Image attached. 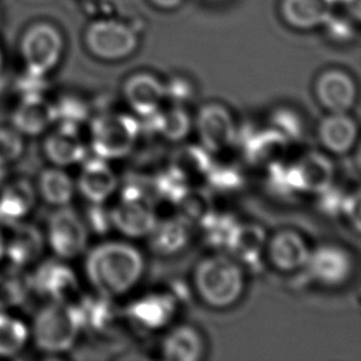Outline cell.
<instances>
[{
	"mask_svg": "<svg viewBox=\"0 0 361 361\" xmlns=\"http://www.w3.org/2000/svg\"><path fill=\"white\" fill-rule=\"evenodd\" d=\"M145 259L141 252L125 242H105L89 252L85 274L90 285L104 298L128 293L141 280Z\"/></svg>",
	"mask_w": 361,
	"mask_h": 361,
	"instance_id": "1",
	"label": "cell"
},
{
	"mask_svg": "<svg viewBox=\"0 0 361 361\" xmlns=\"http://www.w3.org/2000/svg\"><path fill=\"white\" fill-rule=\"evenodd\" d=\"M194 285L199 298L212 308H228L240 301L244 291V274L235 259L211 255L196 265Z\"/></svg>",
	"mask_w": 361,
	"mask_h": 361,
	"instance_id": "2",
	"label": "cell"
},
{
	"mask_svg": "<svg viewBox=\"0 0 361 361\" xmlns=\"http://www.w3.org/2000/svg\"><path fill=\"white\" fill-rule=\"evenodd\" d=\"M82 331L78 307L49 301L35 316L31 334L41 352L54 355L72 349Z\"/></svg>",
	"mask_w": 361,
	"mask_h": 361,
	"instance_id": "3",
	"label": "cell"
},
{
	"mask_svg": "<svg viewBox=\"0 0 361 361\" xmlns=\"http://www.w3.org/2000/svg\"><path fill=\"white\" fill-rule=\"evenodd\" d=\"M66 52V39L57 25L49 21L30 24L21 34L19 54L26 73L46 77L59 67Z\"/></svg>",
	"mask_w": 361,
	"mask_h": 361,
	"instance_id": "4",
	"label": "cell"
},
{
	"mask_svg": "<svg viewBox=\"0 0 361 361\" xmlns=\"http://www.w3.org/2000/svg\"><path fill=\"white\" fill-rule=\"evenodd\" d=\"M84 46L95 59L118 62L131 57L140 46L136 30L122 20L97 18L85 27Z\"/></svg>",
	"mask_w": 361,
	"mask_h": 361,
	"instance_id": "5",
	"label": "cell"
},
{
	"mask_svg": "<svg viewBox=\"0 0 361 361\" xmlns=\"http://www.w3.org/2000/svg\"><path fill=\"white\" fill-rule=\"evenodd\" d=\"M275 183L288 190L323 195L332 189L334 166L329 157L319 152H308L293 164L279 166L270 171Z\"/></svg>",
	"mask_w": 361,
	"mask_h": 361,
	"instance_id": "6",
	"label": "cell"
},
{
	"mask_svg": "<svg viewBox=\"0 0 361 361\" xmlns=\"http://www.w3.org/2000/svg\"><path fill=\"white\" fill-rule=\"evenodd\" d=\"M138 135L136 118L123 114H103L90 125V146L99 158L118 159L133 149Z\"/></svg>",
	"mask_w": 361,
	"mask_h": 361,
	"instance_id": "7",
	"label": "cell"
},
{
	"mask_svg": "<svg viewBox=\"0 0 361 361\" xmlns=\"http://www.w3.org/2000/svg\"><path fill=\"white\" fill-rule=\"evenodd\" d=\"M111 225L131 238L148 235L157 224L154 200L138 185L127 186L110 211Z\"/></svg>",
	"mask_w": 361,
	"mask_h": 361,
	"instance_id": "8",
	"label": "cell"
},
{
	"mask_svg": "<svg viewBox=\"0 0 361 361\" xmlns=\"http://www.w3.org/2000/svg\"><path fill=\"white\" fill-rule=\"evenodd\" d=\"M32 291L54 302L78 307L84 296L78 278L67 264L49 259L31 274Z\"/></svg>",
	"mask_w": 361,
	"mask_h": 361,
	"instance_id": "9",
	"label": "cell"
},
{
	"mask_svg": "<svg viewBox=\"0 0 361 361\" xmlns=\"http://www.w3.org/2000/svg\"><path fill=\"white\" fill-rule=\"evenodd\" d=\"M88 232L83 219L73 209L61 206L49 216L44 238L59 258L73 259L85 250Z\"/></svg>",
	"mask_w": 361,
	"mask_h": 361,
	"instance_id": "10",
	"label": "cell"
},
{
	"mask_svg": "<svg viewBox=\"0 0 361 361\" xmlns=\"http://www.w3.org/2000/svg\"><path fill=\"white\" fill-rule=\"evenodd\" d=\"M201 145L210 154H221L235 143V121L230 110L222 104H206L195 120Z\"/></svg>",
	"mask_w": 361,
	"mask_h": 361,
	"instance_id": "11",
	"label": "cell"
},
{
	"mask_svg": "<svg viewBox=\"0 0 361 361\" xmlns=\"http://www.w3.org/2000/svg\"><path fill=\"white\" fill-rule=\"evenodd\" d=\"M314 93L319 104L331 114H348L357 100V83L342 69H328L319 74Z\"/></svg>",
	"mask_w": 361,
	"mask_h": 361,
	"instance_id": "12",
	"label": "cell"
},
{
	"mask_svg": "<svg viewBox=\"0 0 361 361\" xmlns=\"http://www.w3.org/2000/svg\"><path fill=\"white\" fill-rule=\"evenodd\" d=\"M123 98L133 113L151 118L164 104L166 87L154 74L140 72L123 83Z\"/></svg>",
	"mask_w": 361,
	"mask_h": 361,
	"instance_id": "13",
	"label": "cell"
},
{
	"mask_svg": "<svg viewBox=\"0 0 361 361\" xmlns=\"http://www.w3.org/2000/svg\"><path fill=\"white\" fill-rule=\"evenodd\" d=\"M306 267L318 283L326 286H341L352 275V257L339 245L326 244L311 252Z\"/></svg>",
	"mask_w": 361,
	"mask_h": 361,
	"instance_id": "14",
	"label": "cell"
},
{
	"mask_svg": "<svg viewBox=\"0 0 361 361\" xmlns=\"http://www.w3.org/2000/svg\"><path fill=\"white\" fill-rule=\"evenodd\" d=\"M57 123L54 131L44 138V156L59 168L82 163L87 158L88 148L79 131L80 126L63 122Z\"/></svg>",
	"mask_w": 361,
	"mask_h": 361,
	"instance_id": "15",
	"label": "cell"
},
{
	"mask_svg": "<svg viewBox=\"0 0 361 361\" xmlns=\"http://www.w3.org/2000/svg\"><path fill=\"white\" fill-rule=\"evenodd\" d=\"M291 141L276 128L258 131L249 137L245 157L252 166L271 171L288 161Z\"/></svg>",
	"mask_w": 361,
	"mask_h": 361,
	"instance_id": "16",
	"label": "cell"
},
{
	"mask_svg": "<svg viewBox=\"0 0 361 361\" xmlns=\"http://www.w3.org/2000/svg\"><path fill=\"white\" fill-rule=\"evenodd\" d=\"M210 153L204 147L183 146L169 159L168 176L184 188L200 186L210 176Z\"/></svg>",
	"mask_w": 361,
	"mask_h": 361,
	"instance_id": "17",
	"label": "cell"
},
{
	"mask_svg": "<svg viewBox=\"0 0 361 361\" xmlns=\"http://www.w3.org/2000/svg\"><path fill=\"white\" fill-rule=\"evenodd\" d=\"M265 253L274 268L283 273H293L307 265L311 250L298 232L285 230L268 240Z\"/></svg>",
	"mask_w": 361,
	"mask_h": 361,
	"instance_id": "18",
	"label": "cell"
},
{
	"mask_svg": "<svg viewBox=\"0 0 361 361\" xmlns=\"http://www.w3.org/2000/svg\"><path fill=\"white\" fill-rule=\"evenodd\" d=\"M6 228L9 235H5V257L10 264L26 268L36 263L44 253L46 240L39 227L20 221Z\"/></svg>",
	"mask_w": 361,
	"mask_h": 361,
	"instance_id": "19",
	"label": "cell"
},
{
	"mask_svg": "<svg viewBox=\"0 0 361 361\" xmlns=\"http://www.w3.org/2000/svg\"><path fill=\"white\" fill-rule=\"evenodd\" d=\"M78 176V190L90 204H104L118 188V178L108 161L94 157L84 159Z\"/></svg>",
	"mask_w": 361,
	"mask_h": 361,
	"instance_id": "20",
	"label": "cell"
},
{
	"mask_svg": "<svg viewBox=\"0 0 361 361\" xmlns=\"http://www.w3.org/2000/svg\"><path fill=\"white\" fill-rule=\"evenodd\" d=\"M13 126L27 136H37L56 123L54 103L44 95H23L13 113Z\"/></svg>",
	"mask_w": 361,
	"mask_h": 361,
	"instance_id": "21",
	"label": "cell"
},
{
	"mask_svg": "<svg viewBox=\"0 0 361 361\" xmlns=\"http://www.w3.org/2000/svg\"><path fill=\"white\" fill-rule=\"evenodd\" d=\"M336 4L337 0H281L280 14L290 27L308 31L326 24Z\"/></svg>",
	"mask_w": 361,
	"mask_h": 361,
	"instance_id": "22",
	"label": "cell"
},
{
	"mask_svg": "<svg viewBox=\"0 0 361 361\" xmlns=\"http://www.w3.org/2000/svg\"><path fill=\"white\" fill-rule=\"evenodd\" d=\"M265 231L257 224H235L225 245L240 263L255 265L267 248Z\"/></svg>",
	"mask_w": 361,
	"mask_h": 361,
	"instance_id": "23",
	"label": "cell"
},
{
	"mask_svg": "<svg viewBox=\"0 0 361 361\" xmlns=\"http://www.w3.org/2000/svg\"><path fill=\"white\" fill-rule=\"evenodd\" d=\"M36 204V189L26 179L11 181L0 191V227L24 221Z\"/></svg>",
	"mask_w": 361,
	"mask_h": 361,
	"instance_id": "24",
	"label": "cell"
},
{
	"mask_svg": "<svg viewBox=\"0 0 361 361\" xmlns=\"http://www.w3.org/2000/svg\"><path fill=\"white\" fill-rule=\"evenodd\" d=\"M357 123L348 114H331L318 126L322 146L334 154H347L357 145Z\"/></svg>",
	"mask_w": 361,
	"mask_h": 361,
	"instance_id": "25",
	"label": "cell"
},
{
	"mask_svg": "<svg viewBox=\"0 0 361 361\" xmlns=\"http://www.w3.org/2000/svg\"><path fill=\"white\" fill-rule=\"evenodd\" d=\"M189 227L180 216H168L157 220V224L148 235L153 252L161 255H171L180 252L189 240Z\"/></svg>",
	"mask_w": 361,
	"mask_h": 361,
	"instance_id": "26",
	"label": "cell"
},
{
	"mask_svg": "<svg viewBox=\"0 0 361 361\" xmlns=\"http://www.w3.org/2000/svg\"><path fill=\"white\" fill-rule=\"evenodd\" d=\"M174 312V300L164 293L146 295L130 307V314L135 322L149 329L164 327L171 322Z\"/></svg>",
	"mask_w": 361,
	"mask_h": 361,
	"instance_id": "27",
	"label": "cell"
},
{
	"mask_svg": "<svg viewBox=\"0 0 361 361\" xmlns=\"http://www.w3.org/2000/svg\"><path fill=\"white\" fill-rule=\"evenodd\" d=\"M161 353L166 360H200L204 354V341L195 328L179 326L166 334Z\"/></svg>",
	"mask_w": 361,
	"mask_h": 361,
	"instance_id": "28",
	"label": "cell"
},
{
	"mask_svg": "<svg viewBox=\"0 0 361 361\" xmlns=\"http://www.w3.org/2000/svg\"><path fill=\"white\" fill-rule=\"evenodd\" d=\"M32 291L31 274L25 268L10 265L0 270V310L18 307L26 301Z\"/></svg>",
	"mask_w": 361,
	"mask_h": 361,
	"instance_id": "29",
	"label": "cell"
},
{
	"mask_svg": "<svg viewBox=\"0 0 361 361\" xmlns=\"http://www.w3.org/2000/svg\"><path fill=\"white\" fill-rule=\"evenodd\" d=\"M153 130L168 141L180 142L190 133V115L181 105L173 104L171 108L161 106L153 116L148 118Z\"/></svg>",
	"mask_w": 361,
	"mask_h": 361,
	"instance_id": "30",
	"label": "cell"
},
{
	"mask_svg": "<svg viewBox=\"0 0 361 361\" xmlns=\"http://www.w3.org/2000/svg\"><path fill=\"white\" fill-rule=\"evenodd\" d=\"M176 215L188 224L204 226L214 215V206L210 196L200 186L183 188L176 199Z\"/></svg>",
	"mask_w": 361,
	"mask_h": 361,
	"instance_id": "31",
	"label": "cell"
},
{
	"mask_svg": "<svg viewBox=\"0 0 361 361\" xmlns=\"http://www.w3.org/2000/svg\"><path fill=\"white\" fill-rule=\"evenodd\" d=\"M37 190L49 205L66 206L73 199L75 192L72 178L61 168L44 169L39 176Z\"/></svg>",
	"mask_w": 361,
	"mask_h": 361,
	"instance_id": "32",
	"label": "cell"
},
{
	"mask_svg": "<svg viewBox=\"0 0 361 361\" xmlns=\"http://www.w3.org/2000/svg\"><path fill=\"white\" fill-rule=\"evenodd\" d=\"M29 338V328L21 319L13 317L5 310H0V357L18 355Z\"/></svg>",
	"mask_w": 361,
	"mask_h": 361,
	"instance_id": "33",
	"label": "cell"
},
{
	"mask_svg": "<svg viewBox=\"0 0 361 361\" xmlns=\"http://www.w3.org/2000/svg\"><path fill=\"white\" fill-rule=\"evenodd\" d=\"M56 123L63 122L75 126L83 125L89 118L88 105L75 95H64L54 103Z\"/></svg>",
	"mask_w": 361,
	"mask_h": 361,
	"instance_id": "34",
	"label": "cell"
},
{
	"mask_svg": "<svg viewBox=\"0 0 361 361\" xmlns=\"http://www.w3.org/2000/svg\"><path fill=\"white\" fill-rule=\"evenodd\" d=\"M24 136L14 126L0 127V159L8 164L19 159L24 152Z\"/></svg>",
	"mask_w": 361,
	"mask_h": 361,
	"instance_id": "35",
	"label": "cell"
},
{
	"mask_svg": "<svg viewBox=\"0 0 361 361\" xmlns=\"http://www.w3.org/2000/svg\"><path fill=\"white\" fill-rule=\"evenodd\" d=\"M274 128L281 132L291 141L301 135L302 126L298 115L290 109H279L274 114Z\"/></svg>",
	"mask_w": 361,
	"mask_h": 361,
	"instance_id": "36",
	"label": "cell"
},
{
	"mask_svg": "<svg viewBox=\"0 0 361 361\" xmlns=\"http://www.w3.org/2000/svg\"><path fill=\"white\" fill-rule=\"evenodd\" d=\"M327 26L328 32L333 39L338 41H349L355 35V29L353 24V16L347 18V15H339L336 10H333L332 15L329 16L327 23L323 25Z\"/></svg>",
	"mask_w": 361,
	"mask_h": 361,
	"instance_id": "37",
	"label": "cell"
},
{
	"mask_svg": "<svg viewBox=\"0 0 361 361\" xmlns=\"http://www.w3.org/2000/svg\"><path fill=\"white\" fill-rule=\"evenodd\" d=\"M166 87V99H171L176 105H183L192 95V85L189 80L180 77L171 79Z\"/></svg>",
	"mask_w": 361,
	"mask_h": 361,
	"instance_id": "38",
	"label": "cell"
},
{
	"mask_svg": "<svg viewBox=\"0 0 361 361\" xmlns=\"http://www.w3.org/2000/svg\"><path fill=\"white\" fill-rule=\"evenodd\" d=\"M103 204H92L87 212V221L84 220L87 228L95 231L98 233H103L109 230L111 226V219H110V212H106L102 207Z\"/></svg>",
	"mask_w": 361,
	"mask_h": 361,
	"instance_id": "39",
	"label": "cell"
},
{
	"mask_svg": "<svg viewBox=\"0 0 361 361\" xmlns=\"http://www.w3.org/2000/svg\"><path fill=\"white\" fill-rule=\"evenodd\" d=\"M152 4L164 10L176 9L178 6H180L183 0H151Z\"/></svg>",
	"mask_w": 361,
	"mask_h": 361,
	"instance_id": "40",
	"label": "cell"
},
{
	"mask_svg": "<svg viewBox=\"0 0 361 361\" xmlns=\"http://www.w3.org/2000/svg\"><path fill=\"white\" fill-rule=\"evenodd\" d=\"M5 257V235L0 227V260Z\"/></svg>",
	"mask_w": 361,
	"mask_h": 361,
	"instance_id": "41",
	"label": "cell"
},
{
	"mask_svg": "<svg viewBox=\"0 0 361 361\" xmlns=\"http://www.w3.org/2000/svg\"><path fill=\"white\" fill-rule=\"evenodd\" d=\"M5 176H6V164L0 159V184L4 181Z\"/></svg>",
	"mask_w": 361,
	"mask_h": 361,
	"instance_id": "42",
	"label": "cell"
},
{
	"mask_svg": "<svg viewBox=\"0 0 361 361\" xmlns=\"http://www.w3.org/2000/svg\"><path fill=\"white\" fill-rule=\"evenodd\" d=\"M3 66H4V54H3V51H1V47H0V72L3 69Z\"/></svg>",
	"mask_w": 361,
	"mask_h": 361,
	"instance_id": "43",
	"label": "cell"
}]
</instances>
